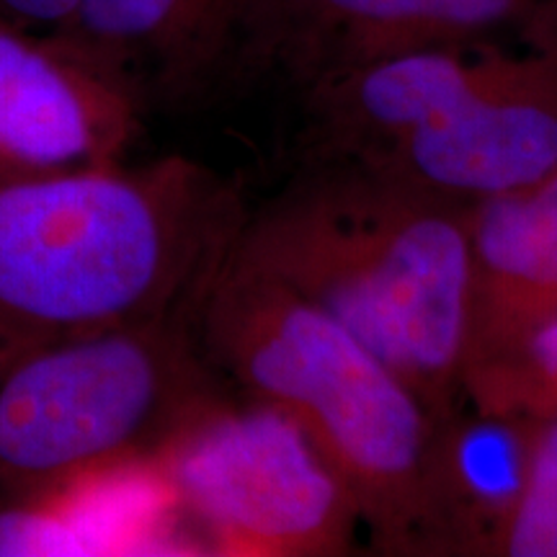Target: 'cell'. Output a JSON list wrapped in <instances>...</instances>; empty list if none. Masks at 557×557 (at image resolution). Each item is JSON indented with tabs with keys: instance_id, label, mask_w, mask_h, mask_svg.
<instances>
[{
	"instance_id": "6da1fadb",
	"label": "cell",
	"mask_w": 557,
	"mask_h": 557,
	"mask_svg": "<svg viewBox=\"0 0 557 557\" xmlns=\"http://www.w3.org/2000/svg\"><path fill=\"white\" fill-rule=\"evenodd\" d=\"M468 209L364 165L302 163L227 250L329 312L444 423L465 403Z\"/></svg>"
},
{
	"instance_id": "7a4b0ae2",
	"label": "cell",
	"mask_w": 557,
	"mask_h": 557,
	"mask_svg": "<svg viewBox=\"0 0 557 557\" xmlns=\"http://www.w3.org/2000/svg\"><path fill=\"white\" fill-rule=\"evenodd\" d=\"M243 218L186 158L0 169V325L34 346L197 308Z\"/></svg>"
},
{
	"instance_id": "3957f363",
	"label": "cell",
	"mask_w": 557,
	"mask_h": 557,
	"mask_svg": "<svg viewBox=\"0 0 557 557\" xmlns=\"http://www.w3.org/2000/svg\"><path fill=\"white\" fill-rule=\"evenodd\" d=\"M197 336L209 367L308 431L377 553L431 555L442 423L406 380L329 312L230 250L201 295Z\"/></svg>"
},
{
	"instance_id": "277c9868",
	"label": "cell",
	"mask_w": 557,
	"mask_h": 557,
	"mask_svg": "<svg viewBox=\"0 0 557 557\" xmlns=\"http://www.w3.org/2000/svg\"><path fill=\"white\" fill-rule=\"evenodd\" d=\"M197 312L24 348L0 380V496L37 500L94 470L156 457L218 400Z\"/></svg>"
},
{
	"instance_id": "5b68a950",
	"label": "cell",
	"mask_w": 557,
	"mask_h": 557,
	"mask_svg": "<svg viewBox=\"0 0 557 557\" xmlns=\"http://www.w3.org/2000/svg\"><path fill=\"white\" fill-rule=\"evenodd\" d=\"M178 506L225 553L344 555L361 524L351 493L295 418L271 403H209L156 455Z\"/></svg>"
},
{
	"instance_id": "8992f818",
	"label": "cell",
	"mask_w": 557,
	"mask_h": 557,
	"mask_svg": "<svg viewBox=\"0 0 557 557\" xmlns=\"http://www.w3.org/2000/svg\"><path fill=\"white\" fill-rule=\"evenodd\" d=\"M555 32L549 0H246L227 86L302 96L393 54Z\"/></svg>"
},
{
	"instance_id": "52a82bcc",
	"label": "cell",
	"mask_w": 557,
	"mask_h": 557,
	"mask_svg": "<svg viewBox=\"0 0 557 557\" xmlns=\"http://www.w3.org/2000/svg\"><path fill=\"white\" fill-rule=\"evenodd\" d=\"M364 169L478 205L557 169V34L513 50L491 81Z\"/></svg>"
},
{
	"instance_id": "ba28073f",
	"label": "cell",
	"mask_w": 557,
	"mask_h": 557,
	"mask_svg": "<svg viewBox=\"0 0 557 557\" xmlns=\"http://www.w3.org/2000/svg\"><path fill=\"white\" fill-rule=\"evenodd\" d=\"M143 114L60 37L0 16V169L122 163Z\"/></svg>"
},
{
	"instance_id": "9c48e42d",
	"label": "cell",
	"mask_w": 557,
	"mask_h": 557,
	"mask_svg": "<svg viewBox=\"0 0 557 557\" xmlns=\"http://www.w3.org/2000/svg\"><path fill=\"white\" fill-rule=\"evenodd\" d=\"M246 0H78L58 37L143 111L227 88Z\"/></svg>"
},
{
	"instance_id": "30bf717a",
	"label": "cell",
	"mask_w": 557,
	"mask_h": 557,
	"mask_svg": "<svg viewBox=\"0 0 557 557\" xmlns=\"http://www.w3.org/2000/svg\"><path fill=\"white\" fill-rule=\"evenodd\" d=\"M465 377L557 312V169L470 205Z\"/></svg>"
},
{
	"instance_id": "8fae6325",
	"label": "cell",
	"mask_w": 557,
	"mask_h": 557,
	"mask_svg": "<svg viewBox=\"0 0 557 557\" xmlns=\"http://www.w3.org/2000/svg\"><path fill=\"white\" fill-rule=\"evenodd\" d=\"M537 421L457 416L438 426L431 493V555H496L527 480Z\"/></svg>"
},
{
	"instance_id": "7c38bea8",
	"label": "cell",
	"mask_w": 557,
	"mask_h": 557,
	"mask_svg": "<svg viewBox=\"0 0 557 557\" xmlns=\"http://www.w3.org/2000/svg\"><path fill=\"white\" fill-rule=\"evenodd\" d=\"M465 400L491 413L557 416V312L524 333L508 351L465 377Z\"/></svg>"
},
{
	"instance_id": "4fadbf2b",
	"label": "cell",
	"mask_w": 557,
	"mask_h": 557,
	"mask_svg": "<svg viewBox=\"0 0 557 557\" xmlns=\"http://www.w3.org/2000/svg\"><path fill=\"white\" fill-rule=\"evenodd\" d=\"M496 555L557 557V416L537 421L524 487Z\"/></svg>"
},
{
	"instance_id": "5bb4252c",
	"label": "cell",
	"mask_w": 557,
	"mask_h": 557,
	"mask_svg": "<svg viewBox=\"0 0 557 557\" xmlns=\"http://www.w3.org/2000/svg\"><path fill=\"white\" fill-rule=\"evenodd\" d=\"M78 0H0V16L39 34H58L73 18Z\"/></svg>"
},
{
	"instance_id": "9a60e30c",
	"label": "cell",
	"mask_w": 557,
	"mask_h": 557,
	"mask_svg": "<svg viewBox=\"0 0 557 557\" xmlns=\"http://www.w3.org/2000/svg\"><path fill=\"white\" fill-rule=\"evenodd\" d=\"M24 348H29V344H24L18 336H13L11 331H5L3 325H0V380H3L5 369L13 364V359H16Z\"/></svg>"
}]
</instances>
